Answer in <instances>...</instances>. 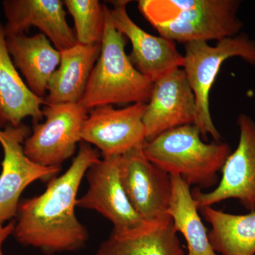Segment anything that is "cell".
<instances>
[{"label":"cell","mask_w":255,"mask_h":255,"mask_svg":"<svg viewBox=\"0 0 255 255\" xmlns=\"http://www.w3.org/2000/svg\"><path fill=\"white\" fill-rule=\"evenodd\" d=\"M100 159L98 151L82 141L65 173L52 179L43 194L20 201L13 233L18 243L50 255L85 248L89 234L75 215L77 195L87 170Z\"/></svg>","instance_id":"obj_1"},{"label":"cell","mask_w":255,"mask_h":255,"mask_svg":"<svg viewBox=\"0 0 255 255\" xmlns=\"http://www.w3.org/2000/svg\"><path fill=\"white\" fill-rule=\"evenodd\" d=\"M128 39L114 27L105 5V26L98 60L79 104L87 111L102 106L147 104L153 82L142 75L129 59Z\"/></svg>","instance_id":"obj_2"},{"label":"cell","mask_w":255,"mask_h":255,"mask_svg":"<svg viewBox=\"0 0 255 255\" xmlns=\"http://www.w3.org/2000/svg\"><path fill=\"white\" fill-rule=\"evenodd\" d=\"M201 137L194 124L182 126L145 141L142 149L152 163L169 175L208 189L217 184L218 174L232 150L226 142L206 143Z\"/></svg>","instance_id":"obj_3"},{"label":"cell","mask_w":255,"mask_h":255,"mask_svg":"<svg viewBox=\"0 0 255 255\" xmlns=\"http://www.w3.org/2000/svg\"><path fill=\"white\" fill-rule=\"evenodd\" d=\"M241 57L255 66V41L246 33L226 38L210 46L206 41L185 43L183 69L195 96L197 119L196 126L203 137L207 135L221 141V135L215 127L210 112L209 95L222 64L229 58Z\"/></svg>","instance_id":"obj_4"},{"label":"cell","mask_w":255,"mask_h":255,"mask_svg":"<svg viewBox=\"0 0 255 255\" xmlns=\"http://www.w3.org/2000/svg\"><path fill=\"white\" fill-rule=\"evenodd\" d=\"M46 120L33 124V132L23 143L24 153L40 165L60 168L75 154L88 111L79 103L46 105Z\"/></svg>","instance_id":"obj_5"},{"label":"cell","mask_w":255,"mask_h":255,"mask_svg":"<svg viewBox=\"0 0 255 255\" xmlns=\"http://www.w3.org/2000/svg\"><path fill=\"white\" fill-rule=\"evenodd\" d=\"M142 145L121 155V181L130 205L146 222L170 218L168 211L172 181L169 174L152 163Z\"/></svg>","instance_id":"obj_6"},{"label":"cell","mask_w":255,"mask_h":255,"mask_svg":"<svg viewBox=\"0 0 255 255\" xmlns=\"http://www.w3.org/2000/svg\"><path fill=\"white\" fill-rule=\"evenodd\" d=\"M30 134L24 124L0 128L4 154L0 174V226L16 217L20 197L28 186L40 179H52L60 171L36 164L26 155L23 143Z\"/></svg>","instance_id":"obj_7"},{"label":"cell","mask_w":255,"mask_h":255,"mask_svg":"<svg viewBox=\"0 0 255 255\" xmlns=\"http://www.w3.org/2000/svg\"><path fill=\"white\" fill-rule=\"evenodd\" d=\"M237 123L239 142L221 169L222 178L217 187L209 192H192L199 210L234 199L249 212L255 211V122L242 114Z\"/></svg>","instance_id":"obj_8"},{"label":"cell","mask_w":255,"mask_h":255,"mask_svg":"<svg viewBox=\"0 0 255 255\" xmlns=\"http://www.w3.org/2000/svg\"><path fill=\"white\" fill-rule=\"evenodd\" d=\"M240 5L238 0H196L176 19L154 28L160 36L179 43L221 41L239 34L243 28Z\"/></svg>","instance_id":"obj_9"},{"label":"cell","mask_w":255,"mask_h":255,"mask_svg":"<svg viewBox=\"0 0 255 255\" xmlns=\"http://www.w3.org/2000/svg\"><path fill=\"white\" fill-rule=\"evenodd\" d=\"M121 155L103 157L86 172L88 189L77 206L93 210L113 224V231H125L141 226L143 221L130 205L121 181Z\"/></svg>","instance_id":"obj_10"},{"label":"cell","mask_w":255,"mask_h":255,"mask_svg":"<svg viewBox=\"0 0 255 255\" xmlns=\"http://www.w3.org/2000/svg\"><path fill=\"white\" fill-rule=\"evenodd\" d=\"M196 119L195 96L184 69H175L154 82L142 117L146 142L171 129L196 125Z\"/></svg>","instance_id":"obj_11"},{"label":"cell","mask_w":255,"mask_h":255,"mask_svg":"<svg viewBox=\"0 0 255 255\" xmlns=\"http://www.w3.org/2000/svg\"><path fill=\"white\" fill-rule=\"evenodd\" d=\"M146 104L123 109L102 106L93 109L82 127V141L95 145L103 157L122 155L145 142L142 117Z\"/></svg>","instance_id":"obj_12"},{"label":"cell","mask_w":255,"mask_h":255,"mask_svg":"<svg viewBox=\"0 0 255 255\" xmlns=\"http://www.w3.org/2000/svg\"><path fill=\"white\" fill-rule=\"evenodd\" d=\"M129 1H112L110 9L114 27L132 44L129 59L135 68L150 81L155 82L184 64V55L176 47L175 42L162 36L147 33L128 16L127 6Z\"/></svg>","instance_id":"obj_13"},{"label":"cell","mask_w":255,"mask_h":255,"mask_svg":"<svg viewBox=\"0 0 255 255\" xmlns=\"http://www.w3.org/2000/svg\"><path fill=\"white\" fill-rule=\"evenodd\" d=\"M2 7L6 36L23 34L36 26L59 51L78 43L75 30L67 22L61 0H5Z\"/></svg>","instance_id":"obj_14"},{"label":"cell","mask_w":255,"mask_h":255,"mask_svg":"<svg viewBox=\"0 0 255 255\" xmlns=\"http://www.w3.org/2000/svg\"><path fill=\"white\" fill-rule=\"evenodd\" d=\"M95 255H186L171 218L112 231Z\"/></svg>","instance_id":"obj_15"},{"label":"cell","mask_w":255,"mask_h":255,"mask_svg":"<svg viewBox=\"0 0 255 255\" xmlns=\"http://www.w3.org/2000/svg\"><path fill=\"white\" fill-rule=\"evenodd\" d=\"M4 26L0 22V128L17 127L23 119L31 117L33 123L43 119L41 106L44 99L32 93L18 74L6 46Z\"/></svg>","instance_id":"obj_16"},{"label":"cell","mask_w":255,"mask_h":255,"mask_svg":"<svg viewBox=\"0 0 255 255\" xmlns=\"http://www.w3.org/2000/svg\"><path fill=\"white\" fill-rule=\"evenodd\" d=\"M6 41L13 63L24 77L28 89L44 99L50 78L59 66L60 51L42 33L32 36L8 35Z\"/></svg>","instance_id":"obj_17"},{"label":"cell","mask_w":255,"mask_h":255,"mask_svg":"<svg viewBox=\"0 0 255 255\" xmlns=\"http://www.w3.org/2000/svg\"><path fill=\"white\" fill-rule=\"evenodd\" d=\"M102 44V43H101ZM101 44L75 46L60 51V63L52 75L46 105L79 103L101 51Z\"/></svg>","instance_id":"obj_18"},{"label":"cell","mask_w":255,"mask_h":255,"mask_svg":"<svg viewBox=\"0 0 255 255\" xmlns=\"http://www.w3.org/2000/svg\"><path fill=\"white\" fill-rule=\"evenodd\" d=\"M211 226L209 238L219 255H255V211L232 214L206 206L199 209Z\"/></svg>","instance_id":"obj_19"},{"label":"cell","mask_w":255,"mask_h":255,"mask_svg":"<svg viewBox=\"0 0 255 255\" xmlns=\"http://www.w3.org/2000/svg\"><path fill=\"white\" fill-rule=\"evenodd\" d=\"M170 177L172 194L167 213L176 232L185 240L186 255H219L210 243L209 231L199 216L191 186L179 176Z\"/></svg>","instance_id":"obj_20"},{"label":"cell","mask_w":255,"mask_h":255,"mask_svg":"<svg viewBox=\"0 0 255 255\" xmlns=\"http://www.w3.org/2000/svg\"><path fill=\"white\" fill-rule=\"evenodd\" d=\"M65 7L75 23L78 43L101 44L105 26V4L98 0H65Z\"/></svg>","instance_id":"obj_21"},{"label":"cell","mask_w":255,"mask_h":255,"mask_svg":"<svg viewBox=\"0 0 255 255\" xmlns=\"http://www.w3.org/2000/svg\"><path fill=\"white\" fill-rule=\"evenodd\" d=\"M15 227V221H10L7 225H3L0 226V255H4L1 251V247H2L4 242L7 239L9 236L14 233Z\"/></svg>","instance_id":"obj_22"}]
</instances>
